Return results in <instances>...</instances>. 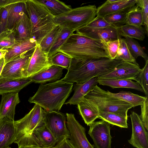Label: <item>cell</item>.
I'll return each instance as SVG.
<instances>
[{
	"label": "cell",
	"instance_id": "cell-1",
	"mask_svg": "<svg viewBox=\"0 0 148 148\" xmlns=\"http://www.w3.org/2000/svg\"><path fill=\"white\" fill-rule=\"evenodd\" d=\"M123 62L120 60L107 58L86 60L72 58L66 74L60 80L82 84L94 77L111 72Z\"/></svg>",
	"mask_w": 148,
	"mask_h": 148
},
{
	"label": "cell",
	"instance_id": "cell-2",
	"mask_svg": "<svg viewBox=\"0 0 148 148\" xmlns=\"http://www.w3.org/2000/svg\"><path fill=\"white\" fill-rule=\"evenodd\" d=\"M58 52L76 59L110 58L105 41L92 39L77 33L69 36Z\"/></svg>",
	"mask_w": 148,
	"mask_h": 148
},
{
	"label": "cell",
	"instance_id": "cell-3",
	"mask_svg": "<svg viewBox=\"0 0 148 148\" xmlns=\"http://www.w3.org/2000/svg\"><path fill=\"white\" fill-rule=\"evenodd\" d=\"M73 84L59 80L41 84L28 101L38 105L46 111H59L72 92Z\"/></svg>",
	"mask_w": 148,
	"mask_h": 148
},
{
	"label": "cell",
	"instance_id": "cell-4",
	"mask_svg": "<svg viewBox=\"0 0 148 148\" xmlns=\"http://www.w3.org/2000/svg\"><path fill=\"white\" fill-rule=\"evenodd\" d=\"M26 10L30 20L34 38L39 45L43 38L56 25L54 17L38 0H26Z\"/></svg>",
	"mask_w": 148,
	"mask_h": 148
},
{
	"label": "cell",
	"instance_id": "cell-5",
	"mask_svg": "<svg viewBox=\"0 0 148 148\" xmlns=\"http://www.w3.org/2000/svg\"><path fill=\"white\" fill-rule=\"evenodd\" d=\"M83 99L95 106L99 111L114 113L127 118L128 110L133 107L127 102L108 95L97 85Z\"/></svg>",
	"mask_w": 148,
	"mask_h": 148
},
{
	"label": "cell",
	"instance_id": "cell-6",
	"mask_svg": "<svg viewBox=\"0 0 148 148\" xmlns=\"http://www.w3.org/2000/svg\"><path fill=\"white\" fill-rule=\"evenodd\" d=\"M97 9L95 5H90L72 8L54 17V21L56 25L74 32L86 25L95 18Z\"/></svg>",
	"mask_w": 148,
	"mask_h": 148
},
{
	"label": "cell",
	"instance_id": "cell-7",
	"mask_svg": "<svg viewBox=\"0 0 148 148\" xmlns=\"http://www.w3.org/2000/svg\"><path fill=\"white\" fill-rule=\"evenodd\" d=\"M45 111L40 106L35 104L30 112L24 117L14 121L16 129L15 140L24 135L32 134L35 129L44 124Z\"/></svg>",
	"mask_w": 148,
	"mask_h": 148
},
{
	"label": "cell",
	"instance_id": "cell-8",
	"mask_svg": "<svg viewBox=\"0 0 148 148\" xmlns=\"http://www.w3.org/2000/svg\"><path fill=\"white\" fill-rule=\"evenodd\" d=\"M36 47L21 54L5 64L0 79L11 80L26 78L27 70Z\"/></svg>",
	"mask_w": 148,
	"mask_h": 148
},
{
	"label": "cell",
	"instance_id": "cell-9",
	"mask_svg": "<svg viewBox=\"0 0 148 148\" xmlns=\"http://www.w3.org/2000/svg\"><path fill=\"white\" fill-rule=\"evenodd\" d=\"M66 119V115L59 111H45L44 123L58 143L64 139L69 138L70 133Z\"/></svg>",
	"mask_w": 148,
	"mask_h": 148
},
{
	"label": "cell",
	"instance_id": "cell-10",
	"mask_svg": "<svg viewBox=\"0 0 148 148\" xmlns=\"http://www.w3.org/2000/svg\"><path fill=\"white\" fill-rule=\"evenodd\" d=\"M66 125L70 133L69 139L74 148H94L86 137L85 130L74 114H66Z\"/></svg>",
	"mask_w": 148,
	"mask_h": 148
},
{
	"label": "cell",
	"instance_id": "cell-11",
	"mask_svg": "<svg viewBox=\"0 0 148 148\" xmlns=\"http://www.w3.org/2000/svg\"><path fill=\"white\" fill-rule=\"evenodd\" d=\"M88 133L92 139L94 148H111L112 137L110 124L101 120L90 124Z\"/></svg>",
	"mask_w": 148,
	"mask_h": 148
},
{
	"label": "cell",
	"instance_id": "cell-12",
	"mask_svg": "<svg viewBox=\"0 0 148 148\" xmlns=\"http://www.w3.org/2000/svg\"><path fill=\"white\" fill-rule=\"evenodd\" d=\"M132 133L128 142L136 148H148V133L140 116L133 111L130 114Z\"/></svg>",
	"mask_w": 148,
	"mask_h": 148
},
{
	"label": "cell",
	"instance_id": "cell-13",
	"mask_svg": "<svg viewBox=\"0 0 148 148\" xmlns=\"http://www.w3.org/2000/svg\"><path fill=\"white\" fill-rule=\"evenodd\" d=\"M141 70L138 64L123 61L113 71L97 78L133 79L137 82V77Z\"/></svg>",
	"mask_w": 148,
	"mask_h": 148
},
{
	"label": "cell",
	"instance_id": "cell-14",
	"mask_svg": "<svg viewBox=\"0 0 148 148\" xmlns=\"http://www.w3.org/2000/svg\"><path fill=\"white\" fill-rule=\"evenodd\" d=\"M136 3V0H108L97 8L96 15L103 18L112 14L127 12Z\"/></svg>",
	"mask_w": 148,
	"mask_h": 148
},
{
	"label": "cell",
	"instance_id": "cell-15",
	"mask_svg": "<svg viewBox=\"0 0 148 148\" xmlns=\"http://www.w3.org/2000/svg\"><path fill=\"white\" fill-rule=\"evenodd\" d=\"M52 66L48 54L43 52L37 45L29 61L26 71V78L29 77Z\"/></svg>",
	"mask_w": 148,
	"mask_h": 148
},
{
	"label": "cell",
	"instance_id": "cell-16",
	"mask_svg": "<svg viewBox=\"0 0 148 148\" xmlns=\"http://www.w3.org/2000/svg\"><path fill=\"white\" fill-rule=\"evenodd\" d=\"M76 32L92 39L105 41L118 39L121 36L119 28L116 27L93 29L82 27L77 30Z\"/></svg>",
	"mask_w": 148,
	"mask_h": 148
},
{
	"label": "cell",
	"instance_id": "cell-17",
	"mask_svg": "<svg viewBox=\"0 0 148 148\" xmlns=\"http://www.w3.org/2000/svg\"><path fill=\"white\" fill-rule=\"evenodd\" d=\"M2 95L0 103V118L6 117L14 121L16 106L20 102L18 92H8Z\"/></svg>",
	"mask_w": 148,
	"mask_h": 148
},
{
	"label": "cell",
	"instance_id": "cell-18",
	"mask_svg": "<svg viewBox=\"0 0 148 148\" xmlns=\"http://www.w3.org/2000/svg\"><path fill=\"white\" fill-rule=\"evenodd\" d=\"M14 121L6 117L0 118V148H8L15 141Z\"/></svg>",
	"mask_w": 148,
	"mask_h": 148
},
{
	"label": "cell",
	"instance_id": "cell-19",
	"mask_svg": "<svg viewBox=\"0 0 148 148\" xmlns=\"http://www.w3.org/2000/svg\"><path fill=\"white\" fill-rule=\"evenodd\" d=\"M37 45L34 38L24 40H15L14 44L6 50L4 58L5 64L21 54L35 48Z\"/></svg>",
	"mask_w": 148,
	"mask_h": 148
},
{
	"label": "cell",
	"instance_id": "cell-20",
	"mask_svg": "<svg viewBox=\"0 0 148 148\" xmlns=\"http://www.w3.org/2000/svg\"><path fill=\"white\" fill-rule=\"evenodd\" d=\"M63 69L62 67L52 65L28 78L36 83L43 84L47 82L56 81L62 76Z\"/></svg>",
	"mask_w": 148,
	"mask_h": 148
},
{
	"label": "cell",
	"instance_id": "cell-21",
	"mask_svg": "<svg viewBox=\"0 0 148 148\" xmlns=\"http://www.w3.org/2000/svg\"><path fill=\"white\" fill-rule=\"evenodd\" d=\"M10 4L6 7L7 11V28L8 30L13 29L24 13L27 14L25 1Z\"/></svg>",
	"mask_w": 148,
	"mask_h": 148
},
{
	"label": "cell",
	"instance_id": "cell-22",
	"mask_svg": "<svg viewBox=\"0 0 148 148\" xmlns=\"http://www.w3.org/2000/svg\"><path fill=\"white\" fill-rule=\"evenodd\" d=\"M97 79V77H95L84 83L75 84L73 88L74 91L73 95L64 104L77 105L98 83Z\"/></svg>",
	"mask_w": 148,
	"mask_h": 148
},
{
	"label": "cell",
	"instance_id": "cell-23",
	"mask_svg": "<svg viewBox=\"0 0 148 148\" xmlns=\"http://www.w3.org/2000/svg\"><path fill=\"white\" fill-rule=\"evenodd\" d=\"M12 31L15 40H24L34 38L30 20L25 13L21 16Z\"/></svg>",
	"mask_w": 148,
	"mask_h": 148
},
{
	"label": "cell",
	"instance_id": "cell-24",
	"mask_svg": "<svg viewBox=\"0 0 148 148\" xmlns=\"http://www.w3.org/2000/svg\"><path fill=\"white\" fill-rule=\"evenodd\" d=\"M32 82L29 78L11 80L0 79V95L13 92H19Z\"/></svg>",
	"mask_w": 148,
	"mask_h": 148
},
{
	"label": "cell",
	"instance_id": "cell-25",
	"mask_svg": "<svg viewBox=\"0 0 148 148\" xmlns=\"http://www.w3.org/2000/svg\"><path fill=\"white\" fill-rule=\"evenodd\" d=\"M32 133L43 148L54 147L58 143L54 136L44 124L35 129Z\"/></svg>",
	"mask_w": 148,
	"mask_h": 148
},
{
	"label": "cell",
	"instance_id": "cell-26",
	"mask_svg": "<svg viewBox=\"0 0 148 148\" xmlns=\"http://www.w3.org/2000/svg\"><path fill=\"white\" fill-rule=\"evenodd\" d=\"M77 105L80 114L87 125L99 118V110L94 105L83 99Z\"/></svg>",
	"mask_w": 148,
	"mask_h": 148
},
{
	"label": "cell",
	"instance_id": "cell-27",
	"mask_svg": "<svg viewBox=\"0 0 148 148\" xmlns=\"http://www.w3.org/2000/svg\"><path fill=\"white\" fill-rule=\"evenodd\" d=\"M97 82L100 85L108 86L113 88H127L143 92L138 83L134 82L131 79L97 78Z\"/></svg>",
	"mask_w": 148,
	"mask_h": 148
},
{
	"label": "cell",
	"instance_id": "cell-28",
	"mask_svg": "<svg viewBox=\"0 0 148 148\" xmlns=\"http://www.w3.org/2000/svg\"><path fill=\"white\" fill-rule=\"evenodd\" d=\"M104 91L109 96L119 99L131 104L133 107L141 106L146 97L140 96L130 92L121 91L118 93H114L108 90H104Z\"/></svg>",
	"mask_w": 148,
	"mask_h": 148
},
{
	"label": "cell",
	"instance_id": "cell-29",
	"mask_svg": "<svg viewBox=\"0 0 148 148\" xmlns=\"http://www.w3.org/2000/svg\"><path fill=\"white\" fill-rule=\"evenodd\" d=\"M118 28L121 36L128 37L141 41L144 40L146 34L145 29L142 26L125 24Z\"/></svg>",
	"mask_w": 148,
	"mask_h": 148
},
{
	"label": "cell",
	"instance_id": "cell-30",
	"mask_svg": "<svg viewBox=\"0 0 148 148\" xmlns=\"http://www.w3.org/2000/svg\"><path fill=\"white\" fill-rule=\"evenodd\" d=\"M38 0L46 7L54 17L60 15L72 9L70 5H66L64 3L59 0Z\"/></svg>",
	"mask_w": 148,
	"mask_h": 148
},
{
	"label": "cell",
	"instance_id": "cell-31",
	"mask_svg": "<svg viewBox=\"0 0 148 148\" xmlns=\"http://www.w3.org/2000/svg\"><path fill=\"white\" fill-rule=\"evenodd\" d=\"M99 111V118L110 124L121 127L127 128L128 118L114 113Z\"/></svg>",
	"mask_w": 148,
	"mask_h": 148
},
{
	"label": "cell",
	"instance_id": "cell-32",
	"mask_svg": "<svg viewBox=\"0 0 148 148\" xmlns=\"http://www.w3.org/2000/svg\"><path fill=\"white\" fill-rule=\"evenodd\" d=\"M125 24L140 27L143 25L141 9L135 5L127 12Z\"/></svg>",
	"mask_w": 148,
	"mask_h": 148
},
{
	"label": "cell",
	"instance_id": "cell-33",
	"mask_svg": "<svg viewBox=\"0 0 148 148\" xmlns=\"http://www.w3.org/2000/svg\"><path fill=\"white\" fill-rule=\"evenodd\" d=\"M73 32L66 28L61 27L48 54V57L50 58L52 55L58 52V50L67 38Z\"/></svg>",
	"mask_w": 148,
	"mask_h": 148
},
{
	"label": "cell",
	"instance_id": "cell-34",
	"mask_svg": "<svg viewBox=\"0 0 148 148\" xmlns=\"http://www.w3.org/2000/svg\"><path fill=\"white\" fill-rule=\"evenodd\" d=\"M119 45L117 56L115 59L126 62L138 64L136 59L132 56L127 45L125 38H119Z\"/></svg>",
	"mask_w": 148,
	"mask_h": 148
},
{
	"label": "cell",
	"instance_id": "cell-35",
	"mask_svg": "<svg viewBox=\"0 0 148 148\" xmlns=\"http://www.w3.org/2000/svg\"><path fill=\"white\" fill-rule=\"evenodd\" d=\"M61 28L60 25H56L50 32L42 39L38 45L43 52L48 54Z\"/></svg>",
	"mask_w": 148,
	"mask_h": 148
},
{
	"label": "cell",
	"instance_id": "cell-36",
	"mask_svg": "<svg viewBox=\"0 0 148 148\" xmlns=\"http://www.w3.org/2000/svg\"><path fill=\"white\" fill-rule=\"evenodd\" d=\"M125 40L131 54L136 59L138 57L143 58L145 62L148 60V57L138 42L133 38L125 37Z\"/></svg>",
	"mask_w": 148,
	"mask_h": 148
},
{
	"label": "cell",
	"instance_id": "cell-37",
	"mask_svg": "<svg viewBox=\"0 0 148 148\" xmlns=\"http://www.w3.org/2000/svg\"><path fill=\"white\" fill-rule=\"evenodd\" d=\"M52 65H55L68 69L72 58L63 53L58 52L49 58Z\"/></svg>",
	"mask_w": 148,
	"mask_h": 148
},
{
	"label": "cell",
	"instance_id": "cell-38",
	"mask_svg": "<svg viewBox=\"0 0 148 148\" xmlns=\"http://www.w3.org/2000/svg\"><path fill=\"white\" fill-rule=\"evenodd\" d=\"M127 12L112 14L103 18L108 23L119 28L125 24Z\"/></svg>",
	"mask_w": 148,
	"mask_h": 148
},
{
	"label": "cell",
	"instance_id": "cell-39",
	"mask_svg": "<svg viewBox=\"0 0 148 148\" xmlns=\"http://www.w3.org/2000/svg\"><path fill=\"white\" fill-rule=\"evenodd\" d=\"M137 82L142 88L146 96L148 97V60L137 77Z\"/></svg>",
	"mask_w": 148,
	"mask_h": 148
},
{
	"label": "cell",
	"instance_id": "cell-40",
	"mask_svg": "<svg viewBox=\"0 0 148 148\" xmlns=\"http://www.w3.org/2000/svg\"><path fill=\"white\" fill-rule=\"evenodd\" d=\"M15 40L12 31L7 30L0 36V49L6 50L14 44Z\"/></svg>",
	"mask_w": 148,
	"mask_h": 148
},
{
	"label": "cell",
	"instance_id": "cell-41",
	"mask_svg": "<svg viewBox=\"0 0 148 148\" xmlns=\"http://www.w3.org/2000/svg\"><path fill=\"white\" fill-rule=\"evenodd\" d=\"M110 27H117L108 23L103 18L97 16L89 23L83 27L87 29H104Z\"/></svg>",
	"mask_w": 148,
	"mask_h": 148
},
{
	"label": "cell",
	"instance_id": "cell-42",
	"mask_svg": "<svg viewBox=\"0 0 148 148\" xmlns=\"http://www.w3.org/2000/svg\"><path fill=\"white\" fill-rule=\"evenodd\" d=\"M105 42L107 51L110 58L111 59H115L119 47V39L110 40Z\"/></svg>",
	"mask_w": 148,
	"mask_h": 148
},
{
	"label": "cell",
	"instance_id": "cell-43",
	"mask_svg": "<svg viewBox=\"0 0 148 148\" xmlns=\"http://www.w3.org/2000/svg\"><path fill=\"white\" fill-rule=\"evenodd\" d=\"M136 4L140 7L142 11L143 25L146 34H148V0H136Z\"/></svg>",
	"mask_w": 148,
	"mask_h": 148
},
{
	"label": "cell",
	"instance_id": "cell-44",
	"mask_svg": "<svg viewBox=\"0 0 148 148\" xmlns=\"http://www.w3.org/2000/svg\"><path fill=\"white\" fill-rule=\"evenodd\" d=\"M146 98L140 106L141 113L140 118L143 125L147 131L148 130V97Z\"/></svg>",
	"mask_w": 148,
	"mask_h": 148
},
{
	"label": "cell",
	"instance_id": "cell-45",
	"mask_svg": "<svg viewBox=\"0 0 148 148\" xmlns=\"http://www.w3.org/2000/svg\"><path fill=\"white\" fill-rule=\"evenodd\" d=\"M7 14L5 7L0 8V36L8 30L7 28Z\"/></svg>",
	"mask_w": 148,
	"mask_h": 148
},
{
	"label": "cell",
	"instance_id": "cell-46",
	"mask_svg": "<svg viewBox=\"0 0 148 148\" xmlns=\"http://www.w3.org/2000/svg\"><path fill=\"white\" fill-rule=\"evenodd\" d=\"M55 148H74L69 139H64L56 145Z\"/></svg>",
	"mask_w": 148,
	"mask_h": 148
},
{
	"label": "cell",
	"instance_id": "cell-47",
	"mask_svg": "<svg viewBox=\"0 0 148 148\" xmlns=\"http://www.w3.org/2000/svg\"><path fill=\"white\" fill-rule=\"evenodd\" d=\"M23 0H0V8H5L14 3L20 2Z\"/></svg>",
	"mask_w": 148,
	"mask_h": 148
},
{
	"label": "cell",
	"instance_id": "cell-48",
	"mask_svg": "<svg viewBox=\"0 0 148 148\" xmlns=\"http://www.w3.org/2000/svg\"><path fill=\"white\" fill-rule=\"evenodd\" d=\"M5 64L4 58H3L0 60V76Z\"/></svg>",
	"mask_w": 148,
	"mask_h": 148
},
{
	"label": "cell",
	"instance_id": "cell-49",
	"mask_svg": "<svg viewBox=\"0 0 148 148\" xmlns=\"http://www.w3.org/2000/svg\"><path fill=\"white\" fill-rule=\"evenodd\" d=\"M7 50L0 49V60L3 58H4L6 53H7Z\"/></svg>",
	"mask_w": 148,
	"mask_h": 148
},
{
	"label": "cell",
	"instance_id": "cell-50",
	"mask_svg": "<svg viewBox=\"0 0 148 148\" xmlns=\"http://www.w3.org/2000/svg\"><path fill=\"white\" fill-rule=\"evenodd\" d=\"M45 148L43 147H26V148ZM55 148V147H53V148Z\"/></svg>",
	"mask_w": 148,
	"mask_h": 148
},
{
	"label": "cell",
	"instance_id": "cell-51",
	"mask_svg": "<svg viewBox=\"0 0 148 148\" xmlns=\"http://www.w3.org/2000/svg\"><path fill=\"white\" fill-rule=\"evenodd\" d=\"M8 148H11V147H8Z\"/></svg>",
	"mask_w": 148,
	"mask_h": 148
}]
</instances>
